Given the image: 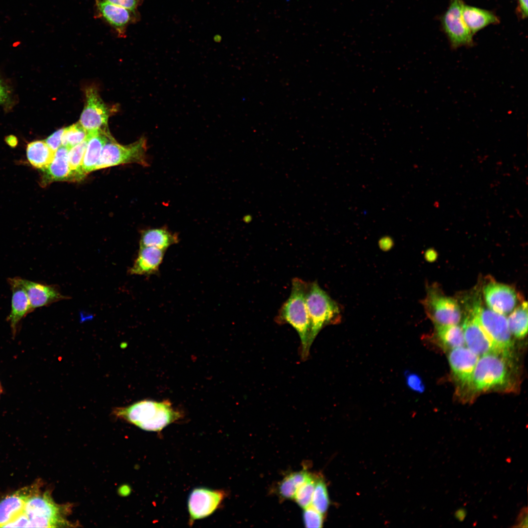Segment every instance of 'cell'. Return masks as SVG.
Instances as JSON below:
<instances>
[{"mask_svg": "<svg viewBox=\"0 0 528 528\" xmlns=\"http://www.w3.org/2000/svg\"><path fill=\"white\" fill-rule=\"evenodd\" d=\"M306 304L310 321V347L321 329L337 324L341 319L340 306L324 290L316 281L308 282Z\"/></svg>", "mask_w": 528, "mask_h": 528, "instance_id": "cell-5", "label": "cell"}, {"mask_svg": "<svg viewBox=\"0 0 528 528\" xmlns=\"http://www.w3.org/2000/svg\"><path fill=\"white\" fill-rule=\"evenodd\" d=\"M481 303L480 300L477 299L473 301L471 303L466 304L467 313L462 325L465 344L470 350L478 355L500 352L479 321L477 311Z\"/></svg>", "mask_w": 528, "mask_h": 528, "instance_id": "cell-8", "label": "cell"}, {"mask_svg": "<svg viewBox=\"0 0 528 528\" xmlns=\"http://www.w3.org/2000/svg\"><path fill=\"white\" fill-rule=\"evenodd\" d=\"M69 149L61 145L55 152L54 157L48 166L42 170L40 184L45 186L54 181H72L68 162Z\"/></svg>", "mask_w": 528, "mask_h": 528, "instance_id": "cell-20", "label": "cell"}, {"mask_svg": "<svg viewBox=\"0 0 528 528\" xmlns=\"http://www.w3.org/2000/svg\"><path fill=\"white\" fill-rule=\"evenodd\" d=\"M462 17L473 35L489 25L500 22V19L493 12L465 4L462 8Z\"/></svg>", "mask_w": 528, "mask_h": 528, "instance_id": "cell-21", "label": "cell"}, {"mask_svg": "<svg viewBox=\"0 0 528 528\" xmlns=\"http://www.w3.org/2000/svg\"><path fill=\"white\" fill-rule=\"evenodd\" d=\"M5 141L11 147L16 146L18 142L17 138L13 135L7 136L5 139Z\"/></svg>", "mask_w": 528, "mask_h": 528, "instance_id": "cell-38", "label": "cell"}, {"mask_svg": "<svg viewBox=\"0 0 528 528\" xmlns=\"http://www.w3.org/2000/svg\"><path fill=\"white\" fill-rule=\"evenodd\" d=\"M112 414L143 430L152 432L162 431L182 416L168 400H140L128 406L114 408Z\"/></svg>", "mask_w": 528, "mask_h": 528, "instance_id": "cell-2", "label": "cell"}, {"mask_svg": "<svg viewBox=\"0 0 528 528\" xmlns=\"http://www.w3.org/2000/svg\"><path fill=\"white\" fill-rule=\"evenodd\" d=\"M96 16L108 23L118 37L125 38L127 27L136 20L137 14L105 0H95Z\"/></svg>", "mask_w": 528, "mask_h": 528, "instance_id": "cell-14", "label": "cell"}, {"mask_svg": "<svg viewBox=\"0 0 528 528\" xmlns=\"http://www.w3.org/2000/svg\"><path fill=\"white\" fill-rule=\"evenodd\" d=\"M70 148L68 152V162L72 181L82 180L87 175L82 168L83 160L88 139Z\"/></svg>", "mask_w": 528, "mask_h": 528, "instance_id": "cell-28", "label": "cell"}, {"mask_svg": "<svg viewBox=\"0 0 528 528\" xmlns=\"http://www.w3.org/2000/svg\"><path fill=\"white\" fill-rule=\"evenodd\" d=\"M528 303L523 301L510 313L507 319L509 330L518 339L525 337L528 332Z\"/></svg>", "mask_w": 528, "mask_h": 528, "instance_id": "cell-27", "label": "cell"}, {"mask_svg": "<svg viewBox=\"0 0 528 528\" xmlns=\"http://www.w3.org/2000/svg\"><path fill=\"white\" fill-rule=\"evenodd\" d=\"M90 137L87 131L79 122L64 128L62 137V145L69 150Z\"/></svg>", "mask_w": 528, "mask_h": 528, "instance_id": "cell-30", "label": "cell"}, {"mask_svg": "<svg viewBox=\"0 0 528 528\" xmlns=\"http://www.w3.org/2000/svg\"><path fill=\"white\" fill-rule=\"evenodd\" d=\"M464 4L463 0H450L447 9L440 18L442 30L453 49L473 44V35L462 17Z\"/></svg>", "mask_w": 528, "mask_h": 528, "instance_id": "cell-9", "label": "cell"}, {"mask_svg": "<svg viewBox=\"0 0 528 528\" xmlns=\"http://www.w3.org/2000/svg\"><path fill=\"white\" fill-rule=\"evenodd\" d=\"M421 303L435 326L458 325L461 320L462 311L458 302L445 295L436 286L427 287Z\"/></svg>", "mask_w": 528, "mask_h": 528, "instance_id": "cell-7", "label": "cell"}, {"mask_svg": "<svg viewBox=\"0 0 528 528\" xmlns=\"http://www.w3.org/2000/svg\"><path fill=\"white\" fill-rule=\"evenodd\" d=\"M516 13L518 17L524 20L528 17V0H517Z\"/></svg>", "mask_w": 528, "mask_h": 528, "instance_id": "cell-36", "label": "cell"}, {"mask_svg": "<svg viewBox=\"0 0 528 528\" xmlns=\"http://www.w3.org/2000/svg\"><path fill=\"white\" fill-rule=\"evenodd\" d=\"M7 97L6 90L0 79V104L4 103L7 99Z\"/></svg>", "mask_w": 528, "mask_h": 528, "instance_id": "cell-37", "label": "cell"}, {"mask_svg": "<svg viewBox=\"0 0 528 528\" xmlns=\"http://www.w3.org/2000/svg\"><path fill=\"white\" fill-rule=\"evenodd\" d=\"M85 91L86 104L79 122L88 133L108 130V121L112 109L104 102L94 87H88Z\"/></svg>", "mask_w": 528, "mask_h": 528, "instance_id": "cell-10", "label": "cell"}, {"mask_svg": "<svg viewBox=\"0 0 528 528\" xmlns=\"http://www.w3.org/2000/svg\"><path fill=\"white\" fill-rule=\"evenodd\" d=\"M435 329L436 336L444 348L452 350L464 346L463 332L458 325L435 326Z\"/></svg>", "mask_w": 528, "mask_h": 528, "instance_id": "cell-25", "label": "cell"}, {"mask_svg": "<svg viewBox=\"0 0 528 528\" xmlns=\"http://www.w3.org/2000/svg\"><path fill=\"white\" fill-rule=\"evenodd\" d=\"M407 384L413 390L422 392L425 388L421 378L414 374H409L406 376Z\"/></svg>", "mask_w": 528, "mask_h": 528, "instance_id": "cell-34", "label": "cell"}, {"mask_svg": "<svg viewBox=\"0 0 528 528\" xmlns=\"http://www.w3.org/2000/svg\"><path fill=\"white\" fill-rule=\"evenodd\" d=\"M310 474L304 469L287 475L278 485V496L282 500L293 499L298 488L307 480Z\"/></svg>", "mask_w": 528, "mask_h": 528, "instance_id": "cell-26", "label": "cell"}, {"mask_svg": "<svg viewBox=\"0 0 528 528\" xmlns=\"http://www.w3.org/2000/svg\"><path fill=\"white\" fill-rule=\"evenodd\" d=\"M479 322L500 352H511L512 334L505 315L479 305L477 311Z\"/></svg>", "mask_w": 528, "mask_h": 528, "instance_id": "cell-11", "label": "cell"}, {"mask_svg": "<svg viewBox=\"0 0 528 528\" xmlns=\"http://www.w3.org/2000/svg\"><path fill=\"white\" fill-rule=\"evenodd\" d=\"M64 128L58 130L44 141L49 148L54 152L62 145V137Z\"/></svg>", "mask_w": 528, "mask_h": 528, "instance_id": "cell-33", "label": "cell"}, {"mask_svg": "<svg viewBox=\"0 0 528 528\" xmlns=\"http://www.w3.org/2000/svg\"><path fill=\"white\" fill-rule=\"evenodd\" d=\"M40 489L39 484L24 487L0 501V528L5 527L22 512L27 500Z\"/></svg>", "mask_w": 528, "mask_h": 528, "instance_id": "cell-16", "label": "cell"}, {"mask_svg": "<svg viewBox=\"0 0 528 528\" xmlns=\"http://www.w3.org/2000/svg\"><path fill=\"white\" fill-rule=\"evenodd\" d=\"M448 357L455 379L462 387H469L479 355L463 346L452 349Z\"/></svg>", "mask_w": 528, "mask_h": 528, "instance_id": "cell-15", "label": "cell"}, {"mask_svg": "<svg viewBox=\"0 0 528 528\" xmlns=\"http://www.w3.org/2000/svg\"><path fill=\"white\" fill-rule=\"evenodd\" d=\"M178 242V235L167 227L150 228L141 231L140 246L154 247L167 250Z\"/></svg>", "mask_w": 528, "mask_h": 528, "instance_id": "cell-23", "label": "cell"}, {"mask_svg": "<svg viewBox=\"0 0 528 528\" xmlns=\"http://www.w3.org/2000/svg\"><path fill=\"white\" fill-rule=\"evenodd\" d=\"M308 285V282L300 278L292 279L290 294L275 319L278 324L290 325L298 332L302 345L301 356L304 360L308 357L310 347V321L306 304Z\"/></svg>", "mask_w": 528, "mask_h": 528, "instance_id": "cell-3", "label": "cell"}, {"mask_svg": "<svg viewBox=\"0 0 528 528\" xmlns=\"http://www.w3.org/2000/svg\"><path fill=\"white\" fill-rule=\"evenodd\" d=\"M70 507L56 504L48 491L39 489L26 501L21 515L5 528H58L74 527L66 519Z\"/></svg>", "mask_w": 528, "mask_h": 528, "instance_id": "cell-1", "label": "cell"}, {"mask_svg": "<svg viewBox=\"0 0 528 528\" xmlns=\"http://www.w3.org/2000/svg\"><path fill=\"white\" fill-rule=\"evenodd\" d=\"M1 387H0V392H1Z\"/></svg>", "mask_w": 528, "mask_h": 528, "instance_id": "cell-40", "label": "cell"}, {"mask_svg": "<svg viewBox=\"0 0 528 528\" xmlns=\"http://www.w3.org/2000/svg\"><path fill=\"white\" fill-rule=\"evenodd\" d=\"M392 243V240L391 239V238H389L388 237H384V238H382V239H381L380 241V245L381 246H384V247H386L387 246H388V245H390Z\"/></svg>", "mask_w": 528, "mask_h": 528, "instance_id": "cell-39", "label": "cell"}, {"mask_svg": "<svg viewBox=\"0 0 528 528\" xmlns=\"http://www.w3.org/2000/svg\"><path fill=\"white\" fill-rule=\"evenodd\" d=\"M226 496V492L223 490L205 487L193 489L188 500L189 524L192 525L196 520L212 515L219 508Z\"/></svg>", "mask_w": 528, "mask_h": 528, "instance_id": "cell-12", "label": "cell"}, {"mask_svg": "<svg viewBox=\"0 0 528 528\" xmlns=\"http://www.w3.org/2000/svg\"><path fill=\"white\" fill-rule=\"evenodd\" d=\"M145 136L126 145L118 143L111 135L104 145L95 170L124 164L137 163L148 166Z\"/></svg>", "mask_w": 528, "mask_h": 528, "instance_id": "cell-6", "label": "cell"}, {"mask_svg": "<svg viewBox=\"0 0 528 528\" xmlns=\"http://www.w3.org/2000/svg\"><path fill=\"white\" fill-rule=\"evenodd\" d=\"M483 293L487 308L498 313L507 315L517 306L518 295L511 286L489 281L484 286Z\"/></svg>", "mask_w": 528, "mask_h": 528, "instance_id": "cell-13", "label": "cell"}, {"mask_svg": "<svg viewBox=\"0 0 528 528\" xmlns=\"http://www.w3.org/2000/svg\"><path fill=\"white\" fill-rule=\"evenodd\" d=\"M166 250L151 246H140L137 256L129 270L132 275H151L159 271Z\"/></svg>", "mask_w": 528, "mask_h": 528, "instance_id": "cell-19", "label": "cell"}, {"mask_svg": "<svg viewBox=\"0 0 528 528\" xmlns=\"http://www.w3.org/2000/svg\"><path fill=\"white\" fill-rule=\"evenodd\" d=\"M113 4L123 7L134 13H136L138 7L142 0H105Z\"/></svg>", "mask_w": 528, "mask_h": 528, "instance_id": "cell-35", "label": "cell"}, {"mask_svg": "<svg viewBox=\"0 0 528 528\" xmlns=\"http://www.w3.org/2000/svg\"><path fill=\"white\" fill-rule=\"evenodd\" d=\"M303 519L306 528H320L322 527L324 515L311 506L304 509Z\"/></svg>", "mask_w": 528, "mask_h": 528, "instance_id": "cell-32", "label": "cell"}, {"mask_svg": "<svg viewBox=\"0 0 528 528\" xmlns=\"http://www.w3.org/2000/svg\"><path fill=\"white\" fill-rule=\"evenodd\" d=\"M110 136L109 131L107 130L99 131L90 136L82 163L83 170L86 175L95 170L103 148Z\"/></svg>", "mask_w": 528, "mask_h": 528, "instance_id": "cell-22", "label": "cell"}, {"mask_svg": "<svg viewBox=\"0 0 528 528\" xmlns=\"http://www.w3.org/2000/svg\"><path fill=\"white\" fill-rule=\"evenodd\" d=\"M329 505L330 500L326 484L323 477L318 475L310 506L324 516L328 509Z\"/></svg>", "mask_w": 528, "mask_h": 528, "instance_id": "cell-29", "label": "cell"}, {"mask_svg": "<svg viewBox=\"0 0 528 528\" xmlns=\"http://www.w3.org/2000/svg\"><path fill=\"white\" fill-rule=\"evenodd\" d=\"M54 154L44 141L31 142L26 148L28 161L33 167L41 170L48 166L53 159Z\"/></svg>", "mask_w": 528, "mask_h": 528, "instance_id": "cell-24", "label": "cell"}, {"mask_svg": "<svg viewBox=\"0 0 528 528\" xmlns=\"http://www.w3.org/2000/svg\"><path fill=\"white\" fill-rule=\"evenodd\" d=\"M21 282L27 295L32 312L37 308L47 306L67 298L54 285H45L22 278Z\"/></svg>", "mask_w": 528, "mask_h": 528, "instance_id": "cell-18", "label": "cell"}, {"mask_svg": "<svg viewBox=\"0 0 528 528\" xmlns=\"http://www.w3.org/2000/svg\"><path fill=\"white\" fill-rule=\"evenodd\" d=\"M318 475L310 474L307 480L298 488L294 497L296 503L304 509L311 505Z\"/></svg>", "mask_w": 528, "mask_h": 528, "instance_id": "cell-31", "label": "cell"}, {"mask_svg": "<svg viewBox=\"0 0 528 528\" xmlns=\"http://www.w3.org/2000/svg\"><path fill=\"white\" fill-rule=\"evenodd\" d=\"M7 282L12 291V299L11 311L7 320L14 336L19 323L32 311L27 295L21 282V277L9 278Z\"/></svg>", "mask_w": 528, "mask_h": 528, "instance_id": "cell-17", "label": "cell"}, {"mask_svg": "<svg viewBox=\"0 0 528 528\" xmlns=\"http://www.w3.org/2000/svg\"><path fill=\"white\" fill-rule=\"evenodd\" d=\"M481 356L469 388L476 392L509 388L512 380L511 352H494Z\"/></svg>", "mask_w": 528, "mask_h": 528, "instance_id": "cell-4", "label": "cell"}]
</instances>
